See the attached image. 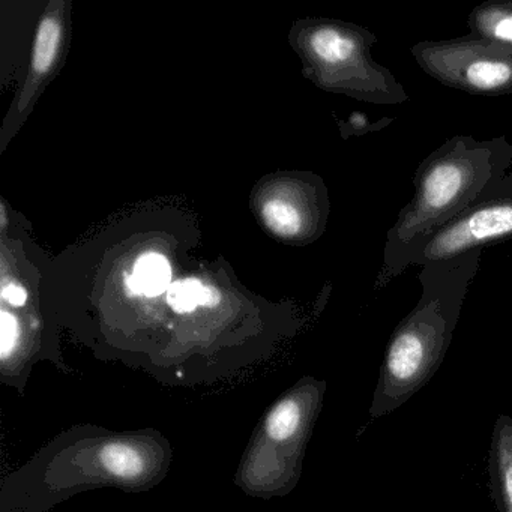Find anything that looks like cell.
Returning <instances> with one entry per match:
<instances>
[{"label": "cell", "mask_w": 512, "mask_h": 512, "mask_svg": "<svg viewBox=\"0 0 512 512\" xmlns=\"http://www.w3.org/2000/svg\"><path fill=\"white\" fill-rule=\"evenodd\" d=\"M512 169V145L505 136L478 140L454 136L431 152L416 169L412 200L401 209L386 235L376 287L413 266L425 242L466 211Z\"/></svg>", "instance_id": "obj_1"}, {"label": "cell", "mask_w": 512, "mask_h": 512, "mask_svg": "<svg viewBox=\"0 0 512 512\" xmlns=\"http://www.w3.org/2000/svg\"><path fill=\"white\" fill-rule=\"evenodd\" d=\"M484 250L428 263L419 272L418 304L398 323L386 346L368 415L382 418L421 391L442 365Z\"/></svg>", "instance_id": "obj_2"}, {"label": "cell", "mask_w": 512, "mask_h": 512, "mask_svg": "<svg viewBox=\"0 0 512 512\" xmlns=\"http://www.w3.org/2000/svg\"><path fill=\"white\" fill-rule=\"evenodd\" d=\"M325 391L326 382L304 377L269 409L239 473L245 490L265 496L293 488Z\"/></svg>", "instance_id": "obj_3"}, {"label": "cell", "mask_w": 512, "mask_h": 512, "mask_svg": "<svg viewBox=\"0 0 512 512\" xmlns=\"http://www.w3.org/2000/svg\"><path fill=\"white\" fill-rule=\"evenodd\" d=\"M376 43L368 29L329 20L313 23L302 34L305 55L323 88L376 106L406 103V89L371 56Z\"/></svg>", "instance_id": "obj_4"}, {"label": "cell", "mask_w": 512, "mask_h": 512, "mask_svg": "<svg viewBox=\"0 0 512 512\" xmlns=\"http://www.w3.org/2000/svg\"><path fill=\"white\" fill-rule=\"evenodd\" d=\"M163 448L145 434L98 437L88 446L55 455L47 466V484L52 490H71L80 485L145 487L157 481L166 464Z\"/></svg>", "instance_id": "obj_5"}, {"label": "cell", "mask_w": 512, "mask_h": 512, "mask_svg": "<svg viewBox=\"0 0 512 512\" xmlns=\"http://www.w3.org/2000/svg\"><path fill=\"white\" fill-rule=\"evenodd\" d=\"M427 76L446 88L478 97L512 94V46L467 37L421 41L410 49Z\"/></svg>", "instance_id": "obj_6"}, {"label": "cell", "mask_w": 512, "mask_h": 512, "mask_svg": "<svg viewBox=\"0 0 512 512\" xmlns=\"http://www.w3.org/2000/svg\"><path fill=\"white\" fill-rule=\"evenodd\" d=\"M512 239V176L491 185L473 205L437 230L413 266L446 262Z\"/></svg>", "instance_id": "obj_7"}, {"label": "cell", "mask_w": 512, "mask_h": 512, "mask_svg": "<svg viewBox=\"0 0 512 512\" xmlns=\"http://www.w3.org/2000/svg\"><path fill=\"white\" fill-rule=\"evenodd\" d=\"M263 220L283 238L316 235L326 217V202L316 185H302L296 193L272 197L263 205Z\"/></svg>", "instance_id": "obj_8"}, {"label": "cell", "mask_w": 512, "mask_h": 512, "mask_svg": "<svg viewBox=\"0 0 512 512\" xmlns=\"http://www.w3.org/2000/svg\"><path fill=\"white\" fill-rule=\"evenodd\" d=\"M491 497L497 511L512 512V418L497 416L488 452Z\"/></svg>", "instance_id": "obj_9"}, {"label": "cell", "mask_w": 512, "mask_h": 512, "mask_svg": "<svg viewBox=\"0 0 512 512\" xmlns=\"http://www.w3.org/2000/svg\"><path fill=\"white\" fill-rule=\"evenodd\" d=\"M470 35L512 46V0H487L467 19Z\"/></svg>", "instance_id": "obj_10"}, {"label": "cell", "mask_w": 512, "mask_h": 512, "mask_svg": "<svg viewBox=\"0 0 512 512\" xmlns=\"http://www.w3.org/2000/svg\"><path fill=\"white\" fill-rule=\"evenodd\" d=\"M172 268L169 260L158 253L143 254L134 265L128 278V287L133 295L157 298L172 286Z\"/></svg>", "instance_id": "obj_11"}, {"label": "cell", "mask_w": 512, "mask_h": 512, "mask_svg": "<svg viewBox=\"0 0 512 512\" xmlns=\"http://www.w3.org/2000/svg\"><path fill=\"white\" fill-rule=\"evenodd\" d=\"M62 40V25L56 17L46 16L38 28L32 55V74L35 77L49 73L58 58Z\"/></svg>", "instance_id": "obj_12"}, {"label": "cell", "mask_w": 512, "mask_h": 512, "mask_svg": "<svg viewBox=\"0 0 512 512\" xmlns=\"http://www.w3.org/2000/svg\"><path fill=\"white\" fill-rule=\"evenodd\" d=\"M206 286L199 280H179L167 290V304L175 313H193L197 307H203Z\"/></svg>", "instance_id": "obj_13"}, {"label": "cell", "mask_w": 512, "mask_h": 512, "mask_svg": "<svg viewBox=\"0 0 512 512\" xmlns=\"http://www.w3.org/2000/svg\"><path fill=\"white\" fill-rule=\"evenodd\" d=\"M23 343L22 325L19 319L8 310H2L0 313V358H2V367L7 370L10 364L20 353V347Z\"/></svg>", "instance_id": "obj_14"}, {"label": "cell", "mask_w": 512, "mask_h": 512, "mask_svg": "<svg viewBox=\"0 0 512 512\" xmlns=\"http://www.w3.org/2000/svg\"><path fill=\"white\" fill-rule=\"evenodd\" d=\"M392 119L386 118V121L383 124H374L368 119L367 115L361 112H355L350 115V118L347 119L346 127L349 130V134H365L371 133V131L382 130L386 125L391 124Z\"/></svg>", "instance_id": "obj_15"}, {"label": "cell", "mask_w": 512, "mask_h": 512, "mask_svg": "<svg viewBox=\"0 0 512 512\" xmlns=\"http://www.w3.org/2000/svg\"><path fill=\"white\" fill-rule=\"evenodd\" d=\"M2 299L11 307H25L28 302V292L20 284L4 280L2 283Z\"/></svg>", "instance_id": "obj_16"}, {"label": "cell", "mask_w": 512, "mask_h": 512, "mask_svg": "<svg viewBox=\"0 0 512 512\" xmlns=\"http://www.w3.org/2000/svg\"><path fill=\"white\" fill-rule=\"evenodd\" d=\"M509 175H511V176H512V169H511V172H509Z\"/></svg>", "instance_id": "obj_17"}]
</instances>
